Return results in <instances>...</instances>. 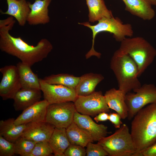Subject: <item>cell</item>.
<instances>
[{
	"label": "cell",
	"mask_w": 156,
	"mask_h": 156,
	"mask_svg": "<svg viewBox=\"0 0 156 156\" xmlns=\"http://www.w3.org/2000/svg\"><path fill=\"white\" fill-rule=\"evenodd\" d=\"M16 21L10 16L0 20V49L15 56L31 67L47 57L53 49L47 39L42 38L34 46L29 45L21 37H14L10 34Z\"/></svg>",
	"instance_id": "6da1fadb"
},
{
	"label": "cell",
	"mask_w": 156,
	"mask_h": 156,
	"mask_svg": "<svg viewBox=\"0 0 156 156\" xmlns=\"http://www.w3.org/2000/svg\"><path fill=\"white\" fill-rule=\"evenodd\" d=\"M133 118L130 133L136 148L134 156L156 142V103L143 107Z\"/></svg>",
	"instance_id": "7a4b0ae2"
},
{
	"label": "cell",
	"mask_w": 156,
	"mask_h": 156,
	"mask_svg": "<svg viewBox=\"0 0 156 156\" xmlns=\"http://www.w3.org/2000/svg\"><path fill=\"white\" fill-rule=\"evenodd\" d=\"M110 67L117 79L118 89L126 94L141 86L137 66L128 55L116 50L111 58Z\"/></svg>",
	"instance_id": "3957f363"
},
{
	"label": "cell",
	"mask_w": 156,
	"mask_h": 156,
	"mask_svg": "<svg viewBox=\"0 0 156 156\" xmlns=\"http://www.w3.org/2000/svg\"><path fill=\"white\" fill-rule=\"evenodd\" d=\"M118 49L129 55L136 64L139 77L153 62L156 49L142 37L126 38L121 42Z\"/></svg>",
	"instance_id": "277c9868"
},
{
	"label": "cell",
	"mask_w": 156,
	"mask_h": 156,
	"mask_svg": "<svg viewBox=\"0 0 156 156\" xmlns=\"http://www.w3.org/2000/svg\"><path fill=\"white\" fill-rule=\"evenodd\" d=\"M95 25H91L88 22L79 23L90 28L92 32V47L85 55L88 59L92 56L98 58L101 57V54L96 51L94 48V39L96 35L102 32H108L113 34L116 40L121 42L127 36L131 37L133 31L131 25L129 23L124 24L118 17L113 16L108 18H103L99 21Z\"/></svg>",
	"instance_id": "5b68a950"
},
{
	"label": "cell",
	"mask_w": 156,
	"mask_h": 156,
	"mask_svg": "<svg viewBox=\"0 0 156 156\" xmlns=\"http://www.w3.org/2000/svg\"><path fill=\"white\" fill-rule=\"evenodd\" d=\"M97 143L110 156H134L136 152L129 127L125 124H122L114 133L103 138Z\"/></svg>",
	"instance_id": "8992f818"
},
{
	"label": "cell",
	"mask_w": 156,
	"mask_h": 156,
	"mask_svg": "<svg viewBox=\"0 0 156 156\" xmlns=\"http://www.w3.org/2000/svg\"><path fill=\"white\" fill-rule=\"evenodd\" d=\"M133 91L134 93L129 92L125 96L129 120L133 118L146 105L156 103V86L155 85L144 84Z\"/></svg>",
	"instance_id": "52a82bcc"
},
{
	"label": "cell",
	"mask_w": 156,
	"mask_h": 156,
	"mask_svg": "<svg viewBox=\"0 0 156 156\" xmlns=\"http://www.w3.org/2000/svg\"><path fill=\"white\" fill-rule=\"evenodd\" d=\"M76 112L72 101L50 104L47 108L45 121L55 127L66 129L73 122Z\"/></svg>",
	"instance_id": "ba28073f"
},
{
	"label": "cell",
	"mask_w": 156,
	"mask_h": 156,
	"mask_svg": "<svg viewBox=\"0 0 156 156\" xmlns=\"http://www.w3.org/2000/svg\"><path fill=\"white\" fill-rule=\"evenodd\" d=\"M74 103L76 111L84 115L94 116L102 112L108 113L110 110L101 91H94L86 96H78Z\"/></svg>",
	"instance_id": "9c48e42d"
},
{
	"label": "cell",
	"mask_w": 156,
	"mask_h": 156,
	"mask_svg": "<svg viewBox=\"0 0 156 156\" xmlns=\"http://www.w3.org/2000/svg\"><path fill=\"white\" fill-rule=\"evenodd\" d=\"M40 90L44 99L49 104L67 101L74 102L78 96L75 89L64 86L48 83L40 79Z\"/></svg>",
	"instance_id": "30bf717a"
},
{
	"label": "cell",
	"mask_w": 156,
	"mask_h": 156,
	"mask_svg": "<svg viewBox=\"0 0 156 156\" xmlns=\"http://www.w3.org/2000/svg\"><path fill=\"white\" fill-rule=\"evenodd\" d=\"M2 77L0 83V96L3 100L13 99L21 88L16 66L6 65L0 68Z\"/></svg>",
	"instance_id": "8fae6325"
},
{
	"label": "cell",
	"mask_w": 156,
	"mask_h": 156,
	"mask_svg": "<svg viewBox=\"0 0 156 156\" xmlns=\"http://www.w3.org/2000/svg\"><path fill=\"white\" fill-rule=\"evenodd\" d=\"M73 122L88 134L94 141L98 142L107 136L109 133L107 126L103 124H97L89 116L81 114L77 111L74 114Z\"/></svg>",
	"instance_id": "7c38bea8"
},
{
	"label": "cell",
	"mask_w": 156,
	"mask_h": 156,
	"mask_svg": "<svg viewBox=\"0 0 156 156\" xmlns=\"http://www.w3.org/2000/svg\"><path fill=\"white\" fill-rule=\"evenodd\" d=\"M55 128L46 121L29 123L21 137L36 142L49 141Z\"/></svg>",
	"instance_id": "4fadbf2b"
},
{
	"label": "cell",
	"mask_w": 156,
	"mask_h": 156,
	"mask_svg": "<svg viewBox=\"0 0 156 156\" xmlns=\"http://www.w3.org/2000/svg\"><path fill=\"white\" fill-rule=\"evenodd\" d=\"M49 104L45 100L40 101L23 111L14 120L16 125L45 121Z\"/></svg>",
	"instance_id": "5bb4252c"
},
{
	"label": "cell",
	"mask_w": 156,
	"mask_h": 156,
	"mask_svg": "<svg viewBox=\"0 0 156 156\" xmlns=\"http://www.w3.org/2000/svg\"><path fill=\"white\" fill-rule=\"evenodd\" d=\"M51 0H35L31 4L29 2L30 12L27 22L31 25H44L50 21L48 7Z\"/></svg>",
	"instance_id": "9a60e30c"
},
{
	"label": "cell",
	"mask_w": 156,
	"mask_h": 156,
	"mask_svg": "<svg viewBox=\"0 0 156 156\" xmlns=\"http://www.w3.org/2000/svg\"><path fill=\"white\" fill-rule=\"evenodd\" d=\"M126 94L123 91L113 88L106 91L104 95L110 109L114 110L125 119L128 117V108L125 101Z\"/></svg>",
	"instance_id": "2e32d148"
},
{
	"label": "cell",
	"mask_w": 156,
	"mask_h": 156,
	"mask_svg": "<svg viewBox=\"0 0 156 156\" xmlns=\"http://www.w3.org/2000/svg\"><path fill=\"white\" fill-rule=\"evenodd\" d=\"M41 91L39 89L21 88L13 99L15 110L23 111L40 101Z\"/></svg>",
	"instance_id": "e0dca14e"
},
{
	"label": "cell",
	"mask_w": 156,
	"mask_h": 156,
	"mask_svg": "<svg viewBox=\"0 0 156 156\" xmlns=\"http://www.w3.org/2000/svg\"><path fill=\"white\" fill-rule=\"evenodd\" d=\"M8 6L5 12L0 10L1 14H7L14 17L19 25L24 26L30 12L29 2L26 0H6Z\"/></svg>",
	"instance_id": "ac0fdd59"
},
{
	"label": "cell",
	"mask_w": 156,
	"mask_h": 156,
	"mask_svg": "<svg viewBox=\"0 0 156 156\" xmlns=\"http://www.w3.org/2000/svg\"><path fill=\"white\" fill-rule=\"evenodd\" d=\"M125 10L144 20H151L155 15L151 4L147 0H125Z\"/></svg>",
	"instance_id": "d6986e66"
},
{
	"label": "cell",
	"mask_w": 156,
	"mask_h": 156,
	"mask_svg": "<svg viewBox=\"0 0 156 156\" xmlns=\"http://www.w3.org/2000/svg\"><path fill=\"white\" fill-rule=\"evenodd\" d=\"M104 79L100 74L89 73L80 77L79 81L75 90L78 96H84L94 92L97 85Z\"/></svg>",
	"instance_id": "ffe728a7"
},
{
	"label": "cell",
	"mask_w": 156,
	"mask_h": 156,
	"mask_svg": "<svg viewBox=\"0 0 156 156\" xmlns=\"http://www.w3.org/2000/svg\"><path fill=\"white\" fill-rule=\"evenodd\" d=\"M15 120L11 118L0 121V135L13 143L21 137L27 125V124L16 125Z\"/></svg>",
	"instance_id": "44dd1931"
},
{
	"label": "cell",
	"mask_w": 156,
	"mask_h": 156,
	"mask_svg": "<svg viewBox=\"0 0 156 156\" xmlns=\"http://www.w3.org/2000/svg\"><path fill=\"white\" fill-rule=\"evenodd\" d=\"M21 88L40 90V79L31 69V67L22 62L16 65Z\"/></svg>",
	"instance_id": "7402d4cb"
},
{
	"label": "cell",
	"mask_w": 156,
	"mask_h": 156,
	"mask_svg": "<svg viewBox=\"0 0 156 156\" xmlns=\"http://www.w3.org/2000/svg\"><path fill=\"white\" fill-rule=\"evenodd\" d=\"M49 142L56 156H64V152L70 144L64 128L55 127Z\"/></svg>",
	"instance_id": "603a6c76"
},
{
	"label": "cell",
	"mask_w": 156,
	"mask_h": 156,
	"mask_svg": "<svg viewBox=\"0 0 156 156\" xmlns=\"http://www.w3.org/2000/svg\"><path fill=\"white\" fill-rule=\"evenodd\" d=\"M89 10V20L94 23L103 18L113 17L111 11L107 8L103 0H86Z\"/></svg>",
	"instance_id": "cb8c5ba5"
},
{
	"label": "cell",
	"mask_w": 156,
	"mask_h": 156,
	"mask_svg": "<svg viewBox=\"0 0 156 156\" xmlns=\"http://www.w3.org/2000/svg\"><path fill=\"white\" fill-rule=\"evenodd\" d=\"M66 131L71 144L85 147L89 142H94L92 137L74 122L66 129Z\"/></svg>",
	"instance_id": "d4e9b609"
},
{
	"label": "cell",
	"mask_w": 156,
	"mask_h": 156,
	"mask_svg": "<svg viewBox=\"0 0 156 156\" xmlns=\"http://www.w3.org/2000/svg\"><path fill=\"white\" fill-rule=\"evenodd\" d=\"M42 79L50 84L60 85L75 89L79 81L80 77L68 74L60 73L46 76Z\"/></svg>",
	"instance_id": "484cf974"
},
{
	"label": "cell",
	"mask_w": 156,
	"mask_h": 156,
	"mask_svg": "<svg viewBox=\"0 0 156 156\" xmlns=\"http://www.w3.org/2000/svg\"><path fill=\"white\" fill-rule=\"evenodd\" d=\"M36 143L21 137L14 143L15 154L21 156H30Z\"/></svg>",
	"instance_id": "4316f807"
},
{
	"label": "cell",
	"mask_w": 156,
	"mask_h": 156,
	"mask_svg": "<svg viewBox=\"0 0 156 156\" xmlns=\"http://www.w3.org/2000/svg\"><path fill=\"white\" fill-rule=\"evenodd\" d=\"M53 153L49 141L36 142L30 156H49Z\"/></svg>",
	"instance_id": "83f0119b"
},
{
	"label": "cell",
	"mask_w": 156,
	"mask_h": 156,
	"mask_svg": "<svg viewBox=\"0 0 156 156\" xmlns=\"http://www.w3.org/2000/svg\"><path fill=\"white\" fill-rule=\"evenodd\" d=\"M15 154L14 143L0 135V156H12Z\"/></svg>",
	"instance_id": "f1b7e54d"
},
{
	"label": "cell",
	"mask_w": 156,
	"mask_h": 156,
	"mask_svg": "<svg viewBox=\"0 0 156 156\" xmlns=\"http://www.w3.org/2000/svg\"><path fill=\"white\" fill-rule=\"evenodd\" d=\"M86 155L87 156H106L109 154L98 143L94 144L89 142L86 146Z\"/></svg>",
	"instance_id": "f546056e"
},
{
	"label": "cell",
	"mask_w": 156,
	"mask_h": 156,
	"mask_svg": "<svg viewBox=\"0 0 156 156\" xmlns=\"http://www.w3.org/2000/svg\"><path fill=\"white\" fill-rule=\"evenodd\" d=\"M86 149L82 146L73 144L69 146L64 153V156H85Z\"/></svg>",
	"instance_id": "4dcf8cb0"
},
{
	"label": "cell",
	"mask_w": 156,
	"mask_h": 156,
	"mask_svg": "<svg viewBox=\"0 0 156 156\" xmlns=\"http://www.w3.org/2000/svg\"><path fill=\"white\" fill-rule=\"evenodd\" d=\"M134 156H156V142Z\"/></svg>",
	"instance_id": "1f68e13d"
},
{
	"label": "cell",
	"mask_w": 156,
	"mask_h": 156,
	"mask_svg": "<svg viewBox=\"0 0 156 156\" xmlns=\"http://www.w3.org/2000/svg\"><path fill=\"white\" fill-rule=\"evenodd\" d=\"M120 115L117 113H110L109 114V119L116 128H119L122 123L121 121Z\"/></svg>",
	"instance_id": "d6a6232c"
},
{
	"label": "cell",
	"mask_w": 156,
	"mask_h": 156,
	"mask_svg": "<svg viewBox=\"0 0 156 156\" xmlns=\"http://www.w3.org/2000/svg\"><path fill=\"white\" fill-rule=\"evenodd\" d=\"M109 114L107 112H102L96 115L94 118V120L97 122L105 121L109 119Z\"/></svg>",
	"instance_id": "836d02e7"
},
{
	"label": "cell",
	"mask_w": 156,
	"mask_h": 156,
	"mask_svg": "<svg viewBox=\"0 0 156 156\" xmlns=\"http://www.w3.org/2000/svg\"><path fill=\"white\" fill-rule=\"evenodd\" d=\"M151 5H156V0H147Z\"/></svg>",
	"instance_id": "e575fe53"
},
{
	"label": "cell",
	"mask_w": 156,
	"mask_h": 156,
	"mask_svg": "<svg viewBox=\"0 0 156 156\" xmlns=\"http://www.w3.org/2000/svg\"><path fill=\"white\" fill-rule=\"evenodd\" d=\"M123 1H124L125 0H122Z\"/></svg>",
	"instance_id": "d590c367"
},
{
	"label": "cell",
	"mask_w": 156,
	"mask_h": 156,
	"mask_svg": "<svg viewBox=\"0 0 156 156\" xmlns=\"http://www.w3.org/2000/svg\"></svg>",
	"instance_id": "8d00e7d4"
}]
</instances>
